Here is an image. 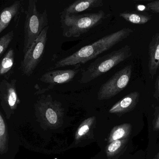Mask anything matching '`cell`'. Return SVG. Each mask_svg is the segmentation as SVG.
Returning a JSON list of instances; mask_svg holds the SVG:
<instances>
[{
    "instance_id": "7c38bea8",
    "label": "cell",
    "mask_w": 159,
    "mask_h": 159,
    "mask_svg": "<svg viewBox=\"0 0 159 159\" xmlns=\"http://www.w3.org/2000/svg\"><path fill=\"white\" fill-rule=\"evenodd\" d=\"M21 5V1H16L0 12V34L8 26L12 20L18 14Z\"/></svg>"
},
{
    "instance_id": "d6986e66",
    "label": "cell",
    "mask_w": 159,
    "mask_h": 159,
    "mask_svg": "<svg viewBox=\"0 0 159 159\" xmlns=\"http://www.w3.org/2000/svg\"><path fill=\"white\" fill-rule=\"evenodd\" d=\"M153 130L155 131H159V106L155 109L154 119L153 121Z\"/></svg>"
},
{
    "instance_id": "ffe728a7",
    "label": "cell",
    "mask_w": 159,
    "mask_h": 159,
    "mask_svg": "<svg viewBox=\"0 0 159 159\" xmlns=\"http://www.w3.org/2000/svg\"><path fill=\"white\" fill-rule=\"evenodd\" d=\"M147 7L148 10L155 13H159V0L148 3L147 5Z\"/></svg>"
},
{
    "instance_id": "3957f363",
    "label": "cell",
    "mask_w": 159,
    "mask_h": 159,
    "mask_svg": "<svg viewBox=\"0 0 159 159\" xmlns=\"http://www.w3.org/2000/svg\"><path fill=\"white\" fill-rule=\"evenodd\" d=\"M132 54L130 47L126 45L117 50H114L102 57H99L82 72L80 83H89L104 74L129 58Z\"/></svg>"
},
{
    "instance_id": "5b68a950",
    "label": "cell",
    "mask_w": 159,
    "mask_h": 159,
    "mask_svg": "<svg viewBox=\"0 0 159 159\" xmlns=\"http://www.w3.org/2000/svg\"><path fill=\"white\" fill-rule=\"evenodd\" d=\"M20 145L17 132L0 105V159H15Z\"/></svg>"
},
{
    "instance_id": "277c9868",
    "label": "cell",
    "mask_w": 159,
    "mask_h": 159,
    "mask_svg": "<svg viewBox=\"0 0 159 159\" xmlns=\"http://www.w3.org/2000/svg\"><path fill=\"white\" fill-rule=\"evenodd\" d=\"M48 22L47 10L39 12L37 9V1H29L24 23L23 53L27 51L43 30L48 26Z\"/></svg>"
},
{
    "instance_id": "8fae6325",
    "label": "cell",
    "mask_w": 159,
    "mask_h": 159,
    "mask_svg": "<svg viewBox=\"0 0 159 159\" xmlns=\"http://www.w3.org/2000/svg\"><path fill=\"white\" fill-rule=\"evenodd\" d=\"M138 91L130 92L114 105L109 110L111 113H125L133 110L139 102Z\"/></svg>"
},
{
    "instance_id": "7a4b0ae2",
    "label": "cell",
    "mask_w": 159,
    "mask_h": 159,
    "mask_svg": "<svg viewBox=\"0 0 159 159\" xmlns=\"http://www.w3.org/2000/svg\"><path fill=\"white\" fill-rule=\"evenodd\" d=\"M62 35L65 37H78L102 23L107 17L103 10L96 13L66 15L60 14Z\"/></svg>"
},
{
    "instance_id": "7402d4cb",
    "label": "cell",
    "mask_w": 159,
    "mask_h": 159,
    "mask_svg": "<svg viewBox=\"0 0 159 159\" xmlns=\"http://www.w3.org/2000/svg\"><path fill=\"white\" fill-rule=\"evenodd\" d=\"M154 97L156 99H159V74L155 83Z\"/></svg>"
},
{
    "instance_id": "4fadbf2b",
    "label": "cell",
    "mask_w": 159,
    "mask_h": 159,
    "mask_svg": "<svg viewBox=\"0 0 159 159\" xmlns=\"http://www.w3.org/2000/svg\"><path fill=\"white\" fill-rule=\"evenodd\" d=\"M15 52L10 48L0 59V77L9 79L14 72Z\"/></svg>"
},
{
    "instance_id": "e0dca14e",
    "label": "cell",
    "mask_w": 159,
    "mask_h": 159,
    "mask_svg": "<svg viewBox=\"0 0 159 159\" xmlns=\"http://www.w3.org/2000/svg\"><path fill=\"white\" fill-rule=\"evenodd\" d=\"M128 141V139L113 141L107 147V151L111 154L116 153L117 151L122 148V147L127 143Z\"/></svg>"
},
{
    "instance_id": "52a82bcc",
    "label": "cell",
    "mask_w": 159,
    "mask_h": 159,
    "mask_svg": "<svg viewBox=\"0 0 159 159\" xmlns=\"http://www.w3.org/2000/svg\"><path fill=\"white\" fill-rule=\"evenodd\" d=\"M132 73L131 65H127L116 72L100 87L97 94L98 100H107L121 92L129 84Z\"/></svg>"
},
{
    "instance_id": "9a60e30c",
    "label": "cell",
    "mask_w": 159,
    "mask_h": 159,
    "mask_svg": "<svg viewBox=\"0 0 159 159\" xmlns=\"http://www.w3.org/2000/svg\"><path fill=\"white\" fill-rule=\"evenodd\" d=\"M131 129V125L130 124H124L117 127L111 134L110 141L127 139L130 134Z\"/></svg>"
},
{
    "instance_id": "ac0fdd59",
    "label": "cell",
    "mask_w": 159,
    "mask_h": 159,
    "mask_svg": "<svg viewBox=\"0 0 159 159\" xmlns=\"http://www.w3.org/2000/svg\"><path fill=\"white\" fill-rule=\"evenodd\" d=\"M45 116L48 122L51 124H55L57 121V116L55 110L49 107L46 110Z\"/></svg>"
},
{
    "instance_id": "603a6c76",
    "label": "cell",
    "mask_w": 159,
    "mask_h": 159,
    "mask_svg": "<svg viewBox=\"0 0 159 159\" xmlns=\"http://www.w3.org/2000/svg\"><path fill=\"white\" fill-rule=\"evenodd\" d=\"M154 159H159V151L158 153L157 154L156 156H155V157H154Z\"/></svg>"
},
{
    "instance_id": "44dd1931",
    "label": "cell",
    "mask_w": 159,
    "mask_h": 159,
    "mask_svg": "<svg viewBox=\"0 0 159 159\" xmlns=\"http://www.w3.org/2000/svg\"><path fill=\"white\" fill-rule=\"evenodd\" d=\"M89 125L85 124L79 128L77 132V133L80 136H83L89 132Z\"/></svg>"
},
{
    "instance_id": "30bf717a",
    "label": "cell",
    "mask_w": 159,
    "mask_h": 159,
    "mask_svg": "<svg viewBox=\"0 0 159 159\" xmlns=\"http://www.w3.org/2000/svg\"><path fill=\"white\" fill-rule=\"evenodd\" d=\"M159 67V32L152 37L148 46V68L153 78Z\"/></svg>"
},
{
    "instance_id": "9c48e42d",
    "label": "cell",
    "mask_w": 159,
    "mask_h": 159,
    "mask_svg": "<svg viewBox=\"0 0 159 159\" xmlns=\"http://www.w3.org/2000/svg\"><path fill=\"white\" fill-rule=\"evenodd\" d=\"M103 6L102 0H77L64 8L60 14L66 15H77L83 11Z\"/></svg>"
},
{
    "instance_id": "2e32d148",
    "label": "cell",
    "mask_w": 159,
    "mask_h": 159,
    "mask_svg": "<svg viewBox=\"0 0 159 159\" xmlns=\"http://www.w3.org/2000/svg\"><path fill=\"white\" fill-rule=\"evenodd\" d=\"M14 37V31H11L0 38V59L3 56Z\"/></svg>"
},
{
    "instance_id": "6da1fadb",
    "label": "cell",
    "mask_w": 159,
    "mask_h": 159,
    "mask_svg": "<svg viewBox=\"0 0 159 159\" xmlns=\"http://www.w3.org/2000/svg\"><path fill=\"white\" fill-rule=\"evenodd\" d=\"M133 32V29L125 28L107 35L94 43L81 48L72 55L60 60L51 69L84 64L111 49L129 37Z\"/></svg>"
},
{
    "instance_id": "5bb4252c",
    "label": "cell",
    "mask_w": 159,
    "mask_h": 159,
    "mask_svg": "<svg viewBox=\"0 0 159 159\" xmlns=\"http://www.w3.org/2000/svg\"><path fill=\"white\" fill-rule=\"evenodd\" d=\"M120 16L129 22L136 24H145L152 18L151 16L130 12H122L120 14Z\"/></svg>"
},
{
    "instance_id": "ba28073f",
    "label": "cell",
    "mask_w": 159,
    "mask_h": 159,
    "mask_svg": "<svg viewBox=\"0 0 159 159\" xmlns=\"http://www.w3.org/2000/svg\"><path fill=\"white\" fill-rule=\"evenodd\" d=\"M79 69L52 70L45 73L40 78V81L50 85V88L57 85L70 83L79 72Z\"/></svg>"
},
{
    "instance_id": "8992f818",
    "label": "cell",
    "mask_w": 159,
    "mask_h": 159,
    "mask_svg": "<svg viewBox=\"0 0 159 159\" xmlns=\"http://www.w3.org/2000/svg\"><path fill=\"white\" fill-rule=\"evenodd\" d=\"M49 26L46 27L37 39L24 53L20 63V69L24 75L30 77L32 74L43 57L47 42Z\"/></svg>"
}]
</instances>
